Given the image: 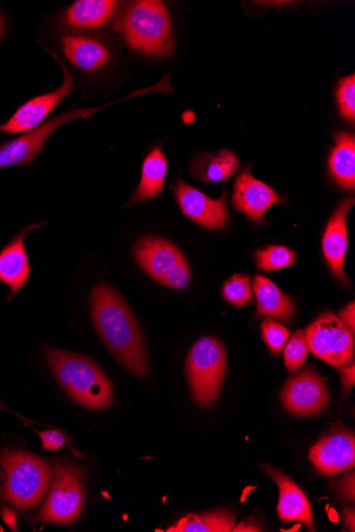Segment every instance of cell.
Wrapping results in <instances>:
<instances>
[{
	"label": "cell",
	"instance_id": "6da1fadb",
	"mask_svg": "<svg viewBox=\"0 0 355 532\" xmlns=\"http://www.w3.org/2000/svg\"><path fill=\"white\" fill-rule=\"evenodd\" d=\"M91 312L96 331L118 362L131 373L146 377L149 362L144 335L121 295L108 285L96 286Z\"/></svg>",
	"mask_w": 355,
	"mask_h": 532
},
{
	"label": "cell",
	"instance_id": "7a4b0ae2",
	"mask_svg": "<svg viewBox=\"0 0 355 532\" xmlns=\"http://www.w3.org/2000/svg\"><path fill=\"white\" fill-rule=\"evenodd\" d=\"M46 356L58 383L77 404L91 410L113 404V386L91 359L54 348H47Z\"/></svg>",
	"mask_w": 355,
	"mask_h": 532
},
{
	"label": "cell",
	"instance_id": "3957f363",
	"mask_svg": "<svg viewBox=\"0 0 355 532\" xmlns=\"http://www.w3.org/2000/svg\"><path fill=\"white\" fill-rule=\"evenodd\" d=\"M117 30L124 34L130 47L147 56L167 57L173 53L171 20L165 5L157 0H142L129 5Z\"/></svg>",
	"mask_w": 355,
	"mask_h": 532
},
{
	"label": "cell",
	"instance_id": "277c9868",
	"mask_svg": "<svg viewBox=\"0 0 355 532\" xmlns=\"http://www.w3.org/2000/svg\"><path fill=\"white\" fill-rule=\"evenodd\" d=\"M0 463L7 473L3 500L21 510L36 508L53 484L54 471L42 458L5 450Z\"/></svg>",
	"mask_w": 355,
	"mask_h": 532
},
{
	"label": "cell",
	"instance_id": "5b68a950",
	"mask_svg": "<svg viewBox=\"0 0 355 532\" xmlns=\"http://www.w3.org/2000/svg\"><path fill=\"white\" fill-rule=\"evenodd\" d=\"M194 401L212 406L221 393L227 372V353L221 341L206 336L192 348L185 363Z\"/></svg>",
	"mask_w": 355,
	"mask_h": 532
},
{
	"label": "cell",
	"instance_id": "8992f818",
	"mask_svg": "<svg viewBox=\"0 0 355 532\" xmlns=\"http://www.w3.org/2000/svg\"><path fill=\"white\" fill-rule=\"evenodd\" d=\"M86 501L84 474L69 462L55 463L53 487L37 522L69 525L76 521Z\"/></svg>",
	"mask_w": 355,
	"mask_h": 532
},
{
	"label": "cell",
	"instance_id": "52a82bcc",
	"mask_svg": "<svg viewBox=\"0 0 355 532\" xmlns=\"http://www.w3.org/2000/svg\"><path fill=\"white\" fill-rule=\"evenodd\" d=\"M134 256L141 268L160 284L180 290L189 286L190 265L168 240L157 236L144 237L135 245Z\"/></svg>",
	"mask_w": 355,
	"mask_h": 532
},
{
	"label": "cell",
	"instance_id": "ba28073f",
	"mask_svg": "<svg viewBox=\"0 0 355 532\" xmlns=\"http://www.w3.org/2000/svg\"><path fill=\"white\" fill-rule=\"evenodd\" d=\"M309 351L333 367L354 362V334L331 313L321 315L306 330Z\"/></svg>",
	"mask_w": 355,
	"mask_h": 532
},
{
	"label": "cell",
	"instance_id": "9c48e42d",
	"mask_svg": "<svg viewBox=\"0 0 355 532\" xmlns=\"http://www.w3.org/2000/svg\"><path fill=\"white\" fill-rule=\"evenodd\" d=\"M110 105L93 109H76L47 120L36 129L26 132L18 139L0 146V168L30 166L45 148L49 137L59 128L75 120L93 116Z\"/></svg>",
	"mask_w": 355,
	"mask_h": 532
},
{
	"label": "cell",
	"instance_id": "30bf717a",
	"mask_svg": "<svg viewBox=\"0 0 355 532\" xmlns=\"http://www.w3.org/2000/svg\"><path fill=\"white\" fill-rule=\"evenodd\" d=\"M281 399L287 413L299 417H314L323 413L331 400L327 384L311 367L287 380Z\"/></svg>",
	"mask_w": 355,
	"mask_h": 532
},
{
	"label": "cell",
	"instance_id": "8fae6325",
	"mask_svg": "<svg viewBox=\"0 0 355 532\" xmlns=\"http://www.w3.org/2000/svg\"><path fill=\"white\" fill-rule=\"evenodd\" d=\"M310 460L320 474L334 476L354 468L355 438L345 427L335 428L313 445Z\"/></svg>",
	"mask_w": 355,
	"mask_h": 532
},
{
	"label": "cell",
	"instance_id": "7c38bea8",
	"mask_svg": "<svg viewBox=\"0 0 355 532\" xmlns=\"http://www.w3.org/2000/svg\"><path fill=\"white\" fill-rule=\"evenodd\" d=\"M50 55L62 67L64 80L61 87L52 93L27 101L7 123L0 126V132L18 134L36 129L43 124V120L59 106L60 102L73 92L74 82L71 73L54 53Z\"/></svg>",
	"mask_w": 355,
	"mask_h": 532
},
{
	"label": "cell",
	"instance_id": "4fadbf2b",
	"mask_svg": "<svg viewBox=\"0 0 355 532\" xmlns=\"http://www.w3.org/2000/svg\"><path fill=\"white\" fill-rule=\"evenodd\" d=\"M175 193L184 215L199 226L212 230L226 228L229 220L226 193L222 198L214 200L182 180L177 181Z\"/></svg>",
	"mask_w": 355,
	"mask_h": 532
},
{
	"label": "cell",
	"instance_id": "5bb4252c",
	"mask_svg": "<svg viewBox=\"0 0 355 532\" xmlns=\"http://www.w3.org/2000/svg\"><path fill=\"white\" fill-rule=\"evenodd\" d=\"M232 201L236 211L245 213L259 223L264 221V215L269 208L283 202L272 187L253 178L249 168L236 180Z\"/></svg>",
	"mask_w": 355,
	"mask_h": 532
},
{
	"label": "cell",
	"instance_id": "9a60e30c",
	"mask_svg": "<svg viewBox=\"0 0 355 532\" xmlns=\"http://www.w3.org/2000/svg\"><path fill=\"white\" fill-rule=\"evenodd\" d=\"M279 487L278 517L284 523L300 522L315 531V521L308 497L290 477L272 466H263Z\"/></svg>",
	"mask_w": 355,
	"mask_h": 532
},
{
	"label": "cell",
	"instance_id": "2e32d148",
	"mask_svg": "<svg viewBox=\"0 0 355 532\" xmlns=\"http://www.w3.org/2000/svg\"><path fill=\"white\" fill-rule=\"evenodd\" d=\"M354 205V198H347L332 215L324 238L323 250L326 260L334 276L349 284L344 270L346 252L348 248L347 217Z\"/></svg>",
	"mask_w": 355,
	"mask_h": 532
},
{
	"label": "cell",
	"instance_id": "e0dca14e",
	"mask_svg": "<svg viewBox=\"0 0 355 532\" xmlns=\"http://www.w3.org/2000/svg\"><path fill=\"white\" fill-rule=\"evenodd\" d=\"M44 226L43 222L35 223L16 235L0 253V281L11 289L12 295L26 284L29 274V262L24 246L27 234Z\"/></svg>",
	"mask_w": 355,
	"mask_h": 532
},
{
	"label": "cell",
	"instance_id": "ac0fdd59",
	"mask_svg": "<svg viewBox=\"0 0 355 532\" xmlns=\"http://www.w3.org/2000/svg\"><path fill=\"white\" fill-rule=\"evenodd\" d=\"M64 55L79 70L93 72L104 67L109 59L108 48L100 41L84 36H65L62 40Z\"/></svg>",
	"mask_w": 355,
	"mask_h": 532
},
{
	"label": "cell",
	"instance_id": "d6986e66",
	"mask_svg": "<svg viewBox=\"0 0 355 532\" xmlns=\"http://www.w3.org/2000/svg\"><path fill=\"white\" fill-rule=\"evenodd\" d=\"M258 313L260 316L290 322L295 316V306L292 300L284 295L277 285L263 276L253 279Z\"/></svg>",
	"mask_w": 355,
	"mask_h": 532
},
{
	"label": "cell",
	"instance_id": "ffe728a7",
	"mask_svg": "<svg viewBox=\"0 0 355 532\" xmlns=\"http://www.w3.org/2000/svg\"><path fill=\"white\" fill-rule=\"evenodd\" d=\"M117 6L113 0H78L66 11L64 23L79 29L101 28L111 20Z\"/></svg>",
	"mask_w": 355,
	"mask_h": 532
},
{
	"label": "cell",
	"instance_id": "44dd1931",
	"mask_svg": "<svg viewBox=\"0 0 355 532\" xmlns=\"http://www.w3.org/2000/svg\"><path fill=\"white\" fill-rule=\"evenodd\" d=\"M336 145L331 152L329 168L333 180L344 188L354 191L355 187V137L351 133L335 135Z\"/></svg>",
	"mask_w": 355,
	"mask_h": 532
},
{
	"label": "cell",
	"instance_id": "7402d4cb",
	"mask_svg": "<svg viewBox=\"0 0 355 532\" xmlns=\"http://www.w3.org/2000/svg\"><path fill=\"white\" fill-rule=\"evenodd\" d=\"M167 161L161 148L152 150L144 161L142 179L127 207L134 203L158 197L163 192Z\"/></svg>",
	"mask_w": 355,
	"mask_h": 532
},
{
	"label": "cell",
	"instance_id": "603a6c76",
	"mask_svg": "<svg viewBox=\"0 0 355 532\" xmlns=\"http://www.w3.org/2000/svg\"><path fill=\"white\" fill-rule=\"evenodd\" d=\"M195 174L206 183L223 182L232 178L239 169V160L231 151L206 154L197 160Z\"/></svg>",
	"mask_w": 355,
	"mask_h": 532
},
{
	"label": "cell",
	"instance_id": "cb8c5ba5",
	"mask_svg": "<svg viewBox=\"0 0 355 532\" xmlns=\"http://www.w3.org/2000/svg\"><path fill=\"white\" fill-rule=\"evenodd\" d=\"M235 525L234 514L228 510H216L205 514H190L167 532H229Z\"/></svg>",
	"mask_w": 355,
	"mask_h": 532
},
{
	"label": "cell",
	"instance_id": "d4e9b609",
	"mask_svg": "<svg viewBox=\"0 0 355 532\" xmlns=\"http://www.w3.org/2000/svg\"><path fill=\"white\" fill-rule=\"evenodd\" d=\"M255 257L259 269L266 272L293 266L297 261V253L283 246H269L258 250Z\"/></svg>",
	"mask_w": 355,
	"mask_h": 532
},
{
	"label": "cell",
	"instance_id": "484cf974",
	"mask_svg": "<svg viewBox=\"0 0 355 532\" xmlns=\"http://www.w3.org/2000/svg\"><path fill=\"white\" fill-rule=\"evenodd\" d=\"M284 362L290 373L298 371L309 355L306 331L299 330L285 343Z\"/></svg>",
	"mask_w": 355,
	"mask_h": 532
},
{
	"label": "cell",
	"instance_id": "4316f807",
	"mask_svg": "<svg viewBox=\"0 0 355 532\" xmlns=\"http://www.w3.org/2000/svg\"><path fill=\"white\" fill-rule=\"evenodd\" d=\"M223 296L235 307H244L253 302L250 277L248 274H235L223 286Z\"/></svg>",
	"mask_w": 355,
	"mask_h": 532
},
{
	"label": "cell",
	"instance_id": "83f0119b",
	"mask_svg": "<svg viewBox=\"0 0 355 532\" xmlns=\"http://www.w3.org/2000/svg\"><path fill=\"white\" fill-rule=\"evenodd\" d=\"M261 328L262 338L269 351L273 354H279L290 338V331L269 317L263 319Z\"/></svg>",
	"mask_w": 355,
	"mask_h": 532
},
{
	"label": "cell",
	"instance_id": "f1b7e54d",
	"mask_svg": "<svg viewBox=\"0 0 355 532\" xmlns=\"http://www.w3.org/2000/svg\"><path fill=\"white\" fill-rule=\"evenodd\" d=\"M338 106L342 115L354 123L355 120V76L343 79L337 89Z\"/></svg>",
	"mask_w": 355,
	"mask_h": 532
},
{
	"label": "cell",
	"instance_id": "f546056e",
	"mask_svg": "<svg viewBox=\"0 0 355 532\" xmlns=\"http://www.w3.org/2000/svg\"><path fill=\"white\" fill-rule=\"evenodd\" d=\"M42 440L43 451H58L64 448L67 439L59 431L37 432Z\"/></svg>",
	"mask_w": 355,
	"mask_h": 532
},
{
	"label": "cell",
	"instance_id": "4dcf8cb0",
	"mask_svg": "<svg viewBox=\"0 0 355 532\" xmlns=\"http://www.w3.org/2000/svg\"><path fill=\"white\" fill-rule=\"evenodd\" d=\"M337 494L346 502H354V469H349L346 475L334 486Z\"/></svg>",
	"mask_w": 355,
	"mask_h": 532
},
{
	"label": "cell",
	"instance_id": "1f68e13d",
	"mask_svg": "<svg viewBox=\"0 0 355 532\" xmlns=\"http://www.w3.org/2000/svg\"><path fill=\"white\" fill-rule=\"evenodd\" d=\"M337 371L340 373L344 392L347 394L354 386V362L348 367H338Z\"/></svg>",
	"mask_w": 355,
	"mask_h": 532
},
{
	"label": "cell",
	"instance_id": "d6a6232c",
	"mask_svg": "<svg viewBox=\"0 0 355 532\" xmlns=\"http://www.w3.org/2000/svg\"><path fill=\"white\" fill-rule=\"evenodd\" d=\"M354 302L347 305L344 310L340 312V318L348 326L351 332L355 333V307Z\"/></svg>",
	"mask_w": 355,
	"mask_h": 532
},
{
	"label": "cell",
	"instance_id": "836d02e7",
	"mask_svg": "<svg viewBox=\"0 0 355 532\" xmlns=\"http://www.w3.org/2000/svg\"><path fill=\"white\" fill-rule=\"evenodd\" d=\"M3 518L11 529L14 531L18 529V519H16V514L10 508L5 507L3 509Z\"/></svg>",
	"mask_w": 355,
	"mask_h": 532
},
{
	"label": "cell",
	"instance_id": "e575fe53",
	"mask_svg": "<svg viewBox=\"0 0 355 532\" xmlns=\"http://www.w3.org/2000/svg\"><path fill=\"white\" fill-rule=\"evenodd\" d=\"M343 519H344L345 525L351 531H355V513H354L353 508L344 510Z\"/></svg>",
	"mask_w": 355,
	"mask_h": 532
},
{
	"label": "cell",
	"instance_id": "d590c367",
	"mask_svg": "<svg viewBox=\"0 0 355 532\" xmlns=\"http://www.w3.org/2000/svg\"><path fill=\"white\" fill-rule=\"evenodd\" d=\"M6 30L5 17L2 12H0V40H2Z\"/></svg>",
	"mask_w": 355,
	"mask_h": 532
},
{
	"label": "cell",
	"instance_id": "8d00e7d4",
	"mask_svg": "<svg viewBox=\"0 0 355 532\" xmlns=\"http://www.w3.org/2000/svg\"><path fill=\"white\" fill-rule=\"evenodd\" d=\"M2 478H3V475H2V474H0V480H2Z\"/></svg>",
	"mask_w": 355,
	"mask_h": 532
}]
</instances>
